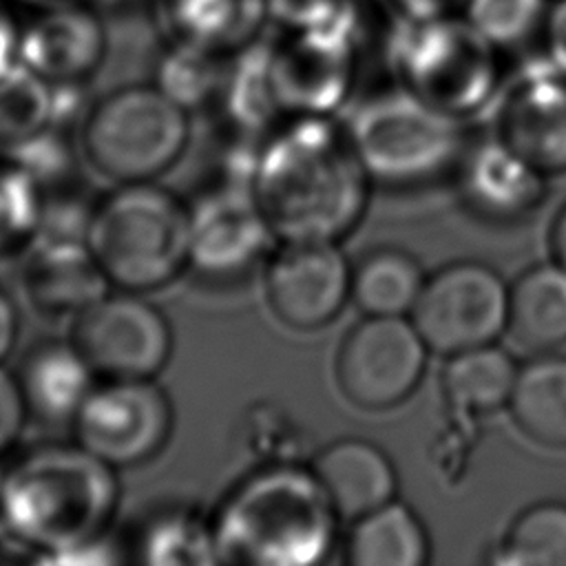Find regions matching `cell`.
Returning a JSON list of instances; mask_svg holds the SVG:
<instances>
[{
	"mask_svg": "<svg viewBox=\"0 0 566 566\" xmlns=\"http://www.w3.org/2000/svg\"><path fill=\"white\" fill-rule=\"evenodd\" d=\"M117 504V469L75 440L38 444L4 464L0 533L38 562H115L106 533Z\"/></svg>",
	"mask_w": 566,
	"mask_h": 566,
	"instance_id": "6da1fadb",
	"label": "cell"
},
{
	"mask_svg": "<svg viewBox=\"0 0 566 566\" xmlns=\"http://www.w3.org/2000/svg\"><path fill=\"white\" fill-rule=\"evenodd\" d=\"M369 172L347 128L287 117L259 148L250 192L279 241H340L363 217Z\"/></svg>",
	"mask_w": 566,
	"mask_h": 566,
	"instance_id": "7a4b0ae2",
	"label": "cell"
},
{
	"mask_svg": "<svg viewBox=\"0 0 566 566\" xmlns=\"http://www.w3.org/2000/svg\"><path fill=\"white\" fill-rule=\"evenodd\" d=\"M336 515L310 467L268 462L243 478L210 515L214 559L310 566L336 542Z\"/></svg>",
	"mask_w": 566,
	"mask_h": 566,
	"instance_id": "3957f363",
	"label": "cell"
},
{
	"mask_svg": "<svg viewBox=\"0 0 566 566\" xmlns=\"http://www.w3.org/2000/svg\"><path fill=\"white\" fill-rule=\"evenodd\" d=\"M86 248L113 290L157 292L188 272V201L157 181L115 184L93 206Z\"/></svg>",
	"mask_w": 566,
	"mask_h": 566,
	"instance_id": "277c9868",
	"label": "cell"
},
{
	"mask_svg": "<svg viewBox=\"0 0 566 566\" xmlns=\"http://www.w3.org/2000/svg\"><path fill=\"white\" fill-rule=\"evenodd\" d=\"M389 55L398 88L455 119L502 88V51L464 15L396 22Z\"/></svg>",
	"mask_w": 566,
	"mask_h": 566,
	"instance_id": "5b68a950",
	"label": "cell"
},
{
	"mask_svg": "<svg viewBox=\"0 0 566 566\" xmlns=\"http://www.w3.org/2000/svg\"><path fill=\"white\" fill-rule=\"evenodd\" d=\"M190 144V113L155 84L122 86L91 104L80 150L113 184L157 181Z\"/></svg>",
	"mask_w": 566,
	"mask_h": 566,
	"instance_id": "8992f818",
	"label": "cell"
},
{
	"mask_svg": "<svg viewBox=\"0 0 566 566\" xmlns=\"http://www.w3.org/2000/svg\"><path fill=\"white\" fill-rule=\"evenodd\" d=\"M398 88L365 104L347 126L371 179H427L455 155L458 124Z\"/></svg>",
	"mask_w": 566,
	"mask_h": 566,
	"instance_id": "52a82bcc",
	"label": "cell"
},
{
	"mask_svg": "<svg viewBox=\"0 0 566 566\" xmlns=\"http://www.w3.org/2000/svg\"><path fill=\"white\" fill-rule=\"evenodd\" d=\"M69 340L97 380L157 378L175 349L168 316L146 294L113 287L73 316Z\"/></svg>",
	"mask_w": 566,
	"mask_h": 566,
	"instance_id": "ba28073f",
	"label": "cell"
},
{
	"mask_svg": "<svg viewBox=\"0 0 566 566\" xmlns=\"http://www.w3.org/2000/svg\"><path fill=\"white\" fill-rule=\"evenodd\" d=\"M175 429V405L157 378L97 380L71 420L73 440L113 469L150 462Z\"/></svg>",
	"mask_w": 566,
	"mask_h": 566,
	"instance_id": "9c48e42d",
	"label": "cell"
},
{
	"mask_svg": "<svg viewBox=\"0 0 566 566\" xmlns=\"http://www.w3.org/2000/svg\"><path fill=\"white\" fill-rule=\"evenodd\" d=\"M509 285L480 261H455L427 276L409 314L431 354L451 356L506 334Z\"/></svg>",
	"mask_w": 566,
	"mask_h": 566,
	"instance_id": "30bf717a",
	"label": "cell"
},
{
	"mask_svg": "<svg viewBox=\"0 0 566 566\" xmlns=\"http://www.w3.org/2000/svg\"><path fill=\"white\" fill-rule=\"evenodd\" d=\"M429 354L409 316H363L338 347V389L365 411L398 407L418 389Z\"/></svg>",
	"mask_w": 566,
	"mask_h": 566,
	"instance_id": "8fae6325",
	"label": "cell"
},
{
	"mask_svg": "<svg viewBox=\"0 0 566 566\" xmlns=\"http://www.w3.org/2000/svg\"><path fill=\"white\" fill-rule=\"evenodd\" d=\"M356 49L354 35L272 29L263 42V57L276 113L327 115L352 86Z\"/></svg>",
	"mask_w": 566,
	"mask_h": 566,
	"instance_id": "7c38bea8",
	"label": "cell"
},
{
	"mask_svg": "<svg viewBox=\"0 0 566 566\" xmlns=\"http://www.w3.org/2000/svg\"><path fill=\"white\" fill-rule=\"evenodd\" d=\"M263 281L268 307L296 332L329 325L352 301V265L336 241H281Z\"/></svg>",
	"mask_w": 566,
	"mask_h": 566,
	"instance_id": "4fadbf2b",
	"label": "cell"
},
{
	"mask_svg": "<svg viewBox=\"0 0 566 566\" xmlns=\"http://www.w3.org/2000/svg\"><path fill=\"white\" fill-rule=\"evenodd\" d=\"M190 208L188 272L208 283H228L248 274L265 254L268 228L250 186L223 181L201 192Z\"/></svg>",
	"mask_w": 566,
	"mask_h": 566,
	"instance_id": "5bb4252c",
	"label": "cell"
},
{
	"mask_svg": "<svg viewBox=\"0 0 566 566\" xmlns=\"http://www.w3.org/2000/svg\"><path fill=\"white\" fill-rule=\"evenodd\" d=\"M495 137L544 177L566 172V75L544 60L500 95Z\"/></svg>",
	"mask_w": 566,
	"mask_h": 566,
	"instance_id": "9a60e30c",
	"label": "cell"
},
{
	"mask_svg": "<svg viewBox=\"0 0 566 566\" xmlns=\"http://www.w3.org/2000/svg\"><path fill=\"white\" fill-rule=\"evenodd\" d=\"M104 55V27L80 2L42 4L35 18L22 22L20 64L49 84H84Z\"/></svg>",
	"mask_w": 566,
	"mask_h": 566,
	"instance_id": "2e32d148",
	"label": "cell"
},
{
	"mask_svg": "<svg viewBox=\"0 0 566 566\" xmlns=\"http://www.w3.org/2000/svg\"><path fill=\"white\" fill-rule=\"evenodd\" d=\"M318 484L345 522L396 500L398 475L391 458L365 438H340L323 447L312 460Z\"/></svg>",
	"mask_w": 566,
	"mask_h": 566,
	"instance_id": "e0dca14e",
	"label": "cell"
},
{
	"mask_svg": "<svg viewBox=\"0 0 566 566\" xmlns=\"http://www.w3.org/2000/svg\"><path fill=\"white\" fill-rule=\"evenodd\" d=\"M22 285L29 303L44 316H75L111 290L84 241H35Z\"/></svg>",
	"mask_w": 566,
	"mask_h": 566,
	"instance_id": "ac0fdd59",
	"label": "cell"
},
{
	"mask_svg": "<svg viewBox=\"0 0 566 566\" xmlns=\"http://www.w3.org/2000/svg\"><path fill=\"white\" fill-rule=\"evenodd\" d=\"M460 168L464 201L478 214L495 221L531 212L544 197L548 179L497 137L473 146L460 159Z\"/></svg>",
	"mask_w": 566,
	"mask_h": 566,
	"instance_id": "d6986e66",
	"label": "cell"
},
{
	"mask_svg": "<svg viewBox=\"0 0 566 566\" xmlns=\"http://www.w3.org/2000/svg\"><path fill=\"white\" fill-rule=\"evenodd\" d=\"M29 418L42 422H66L97 382L91 365L80 349L66 340H42L33 345L15 371Z\"/></svg>",
	"mask_w": 566,
	"mask_h": 566,
	"instance_id": "ffe728a7",
	"label": "cell"
},
{
	"mask_svg": "<svg viewBox=\"0 0 566 566\" xmlns=\"http://www.w3.org/2000/svg\"><path fill=\"white\" fill-rule=\"evenodd\" d=\"M506 334L531 354L555 352L566 343V268L557 261L524 270L509 285Z\"/></svg>",
	"mask_w": 566,
	"mask_h": 566,
	"instance_id": "44dd1931",
	"label": "cell"
},
{
	"mask_svg": "<svg viewBox=\"0 0 566 566\" xmlns=\"http://www.w3.org/2000/svg\"><path fill=\"white\" fill-rule=\"evenodd\" d=\"M172 40L232 55L268 27L265 0H164Z\"/></svg>",
	"mask_w": 566,
	"mask_h": 566,
	"instance_id": "7402d4cb",
	"label": "cell"
},
{
	"mask_svg": "<svg viewBox=\"0 0 566 566\" xmlns=\"http://www.w3.org/2000/svg\"><path fill=\"white\" fill-rule=\"evenodd\" d=\"M349 524L343 553L352 566H422L431 557L422 520L398 497Z\"/></svg>",
	"mask_w": 566,
	"mask_h": 566,
	"instance_id": "603a6c76",
	"label": "cell"
},
{
	"mask_svg": "<svg viewBox=\"0 0 566 566\" xmlns=\"http://www.w3.org/2000/svg\"><path fill=\"white\" fill-rule=\"evenodd\" d=\"M506 407L526 438L548 449H566V356L533 354L520 365Z\"/></svg>",
	"mask_w": 566,
	"mask_h": 566,
	"instance_id": "cb8c5ba5",
	"label": "cell"
},
{
	"mask_svg": "<svg viewBox=\"0 0 566 566\" xmlns=\"http://www.w3.org/2000/svg\"><path fill=\"white\" fill-rule=\"evenodd\" d=\"M520 365L497 343L447 356L442 391L451 407L464 413H491L509 405Z\"/></svg>",
	"mask_w": 566,
	"mask_h": 566,
	"instance_id": "d4e9b609",
	"label": "cell"
},
{
	"mask_svg": "<svg viewBox=\"0 0 566 566\" xmlns=\"http://www.w3.org/2000/svg\"><path fill=\"white\" fill-rule=\"evenodd\" d=\"M427 274L400 248H376L352 265V301L363 316H409Z\"/></svg>",
	"mask_w": 566,
	"mask_h": 566,
	"instance_id": "484cf974",
	"label": "cell"
},
{
	"mask_svg": "<svg viewBox=\"0 0 566 566\" xmlns=\"http://www.w3.org/2000/svg\"><path fill=\"white\" fill-rule=\"evenodd\" d=\"M489 559L513 566H566V502L544 500L520 511Z\"/></svg>",
	"mask_w": 566,
	"mask_h": 566,
	"instance_id": "4316f807",
	"label": "cell"
},
{
	"mask_svg": "<svg viewBox=\"0 0 566 566\" xmlns=\"http://www.w3.org/2000/svg\"><path fill=\"white\" fill-rule=\"evenodd\" d=\"M226 57L210 49L172 40L159 55L153 84L188 113L212 106L223 80Z\"/></svg>",
	"mask_w": 566,
	"mask_h": 566,
	"instance_id": "83f0119b",
	"label": "cell"
},
{
	"mask_svg": "<svg viewBox=\"0 0 566 566\" xmlns=\"http://www.w3.org/2000/svg\"><path fill=\"white\" fill-rule=\"evenodd\" d=\"M137 559L146 564H203L217 562L210 517L172 509L153 515L137 535Z\"/></svg>",
	"mask_w": 566,
	"mask_h": 566,
	"instance_id": "f1b7e54d",
	"label": "cell"
},
{
	"mask_svg": "<svg viewBox=\"0 0 566 566\" xmlns=\"http://www.w3.org/2000/svg\"><path fill=\"white\" fill-rule=\"evenodd\" d=\"M42 190L4 153H0V259L27 252L40 230Z\"/></svg>",
	"mask_w": 566,
	"mask_h": 566,
	"instance_id": "f546056e",
	"label": "cell"
},
{
	"mask_svg": "<svg viewBox=\"0 0 566 566\" xmlns=\"http://www.w3.org/2000/svg\"><path fill=\"white\" fill-rule=\"evenodd\" d=\"M51 126V84L13 66L0 77V150Z\"/></svg>",
	"mask_w": 566,
	"mask_h": 566,
	"instance_id": "4dcf8cb0",
	"label": "cell"
},
{
	"mask_svg": "<svg viewBox=\"0 0 566 566\" xmlns=\"http://www.w3.org/2000/svg\"><path fill=\"white\" fill-rule=\"evenodd\" d=\"M551 0H469L462 15L502 53L537 44Z\"/></svg>",
	"mask_w": 566,
	"mask_h": 566,
	"instance_id": "1f68e13d",
	"label": "cell"
},
{
	"mask_svg": "<svg viewBox=\"0 0 566 566\" xmlns=\"http://www.w3.org/2000/svg\"><path fill=\"white\" fill-rule=\"evenodd\" d=\"M15 161L42 192L80 179V144L71 139L69 130L46 126L40 133L0 150Z\"/></svg>",
	"mask_w": 566,
	"mask_h": 566,
	"instance_id": "d6a6232c",
	"label": "cell"
},
{
	"mask_svg": "<svg viewBox=\"0 0 566 566\" xmlns=\"http://www.w3.org/2000/svg\"><path fill=\"white\" fill-rule=\"evenodd\" d=\"M265 4L270 29L360 35L354 0H265Z\"/></svg>",
	"mask_w": 566,
	"mask_h": 566,
	"instance_id": "836d02e7",
	"label": "cell"
},
{
	"mask_svg": "<svg viewBox=\"0 0 566 566\" xmlns=\"http://www.w3.org/2000/svg\"><path fill=\"white\" fill-rule=\"evenodd\" d=\"M29 420V409L15 378V371H7L0 363V460L20 440V433Z\"/></svg>",
	"mask_w": 566,
	"mask_h": 566,
	"instance_id": "e575fe53",
	"label": "cell"
},
{
	"mask_svg": "<svg viewBox=\"0 0 566 566\" xmlns=\"http://www.w3.org/2000/svg\"><path fill=\"white\" fill-rule=\"evenodd\" d=\"M539 51L544 53L546 64L566 75V0H551L539 38Z\"/></svg>",
	"mask_w": 566,
	"mask_h": 566,
	"instance_id": "d590c367",
	"label": "cell"
},
{
	"mask_svg": "<svg viewBox=\"0 0 566 566\" xmlns=\"http://www.w3.org/2000/svg\"><path fill=\"white\" fill-rule=\"evenodd\" d=\"M396 22H422L462 15L469 0H380Z\"/></svg>",
	"mask_w": 566,
	"mask_h": 566,
	"instance_id": "8d00e7d4",
	"label": "cell"
},
{
	"mask_svg": "<svg viewBox=\"0 0 566 566\" xmlns=\"http://www.w3.org/2000/svg\"><path fill=\"white\" fill-rule=\"evenodd\" d=\"M22 22L15 18L11 4L0 0V77L20 64Z\"/></svg>",
	"mask_w": 566,
	"mask_h": 566,
	"instance_id": "74e56055",
	"label": "cell"
},
{
	"mask_svg": "<svg viewBox=\"0 0 566 566\" xmlns=\"http://www.w3.org/2000/svg\"><path fill=\"white\" fill-rule=\"evenodd\" d=\"M20 336V314L9 296V292L0 285V363L13 352Z\"/></svg>",
	"mask_w": 566,
	"mask_h": 566,
	"instance_id": "f35d334b",
	"label": "cell"
},
{
	"mask_svg": "<svg viewBox=\"0 0 566 566\" xmlns=\"http://www.w3.org/2000/svg\"><path fill=\"white\" fill-rule=\"evenodd\" d=\"M548 243H551L553 261H557L559 265L566 268V203L557 210V214H555V219L551 223Z\"/></svg>",
	"mask_w": 566,
	"mask_h": 566,
	"instance_id": "ab89813d",
	"label": "cell"
},
{
	"mask_svg": "<svg viewBox=\"0 0 566 566\" xmlns=\"http://www.w3.org/2000/svg\"><path fill=\"white\" fill-rule=\"evenodd\" d=\"M104 4H115V7H122V4H130L135 0H102Z\"/></svg>",
	"mask_w": 566,
	"mask_h": 566,
	"instance_id": "60d3db41",
	"label": "cell"
},
{
	"mask_svg": "<svg viewBox=\"0 0 566 566\" xmlns=\"http://www.w3.org/2000/svg\"><path fill=\"white\" fill-rule=\"evenodd\" d=\"M40 4H55V2H66V0H38Z\"/></svg>",
	"mask_w": 566,
	"mask_h": 566,
	"instance_id": "b9f144b4",
	"label": "cell"
}]
</instances>
